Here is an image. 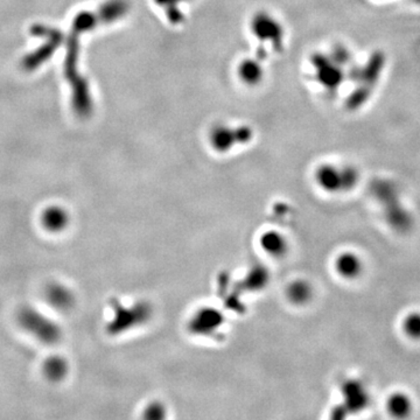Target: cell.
<instances>
[{
    "label": "cell",
    "mask_w": 420,
    "mask_h": 420,
    "mask_svg": "<svg viewBox=\"0 0 420 420\" xmlns=\"http://www.w3.org/2000/svg\"><path fill=\"white\" fill-rule=\"evenodd\" d=\"M369 189L382 207L383 214L390 226L400 233L409 231L414 219L400 202V193L395 184L386 179H374L370 182Z\"/></svg>",
    "instance_id": "6da1fadb"
},
{
    "label": "cell",
    "mask_w": 420,
    "mask_h": 420,
    "mask_svg": "<svg viewBox=\"0 0 420 420\" xmlns=\"http://www.w3.org/2000/svg\"><path fill=\"white\" fill-rule=\"evenodd\" d=\"M17 320L21 329L44 345H53L61 341V326L38 308L21 307L18 312Z\"/></svg>",
    "instance_id": "7a4b0ae2"
},
{
    "label": "cell",
    "mask_w": 420,
    "mask_h": 420,
    "mask_svg": "<svg viewBox=\"0 0 420 420\" xmlns=\"http://www.w3.org/2000/svg\"><path fill=\"white\" fill-rule=\"evenodd\" d=\"M317 185L328 193L350 191L359 184V173L355 167H338L331 164H324L314 173Z\"/></svg>",
    "instance_id": "3957f363"
},
{
    "label": "cell",
    "mask_w": 420,
    "mask_h": 420,
    "mask_svg": "<svg viewBox=\"0 0 420 420\" xmlns=\"http://www.w3.org/2000/svg\"><path fill=\"white\" fill-rule=\"evenodd\" d=\"M32 34L39 38L45 39L46 42L32 54L27 55L23 61L24 68L28 72L39 68L44 62L47 61L54 54V51L61 45L63 35L56 28L47 27L44 25H34L31 30Z\"/></svg>",
    "instance_id": "277c9868"
},
{
    "label": "cell",
    "mask_w": 420,
    "mask_h": 420,
    "mask_svg": "<svg viewBox=\"0 0 420 420\" xmlns=\"http://www.w3.org/2000/svg\"><path fill=\"white\" fill-rule=\"evenodd\" d=\"M312 65L314 68L315 77L324 88L334 91L341 86L345 74L342 67L331 58V55L315 53L311 58Z\"/></svg>",
    "instance_id": "5b68a950"
},
{
    "label": "cell",
    "mask_w": 420,
    "mask_h": 420,
    "mask_svg": "<svg viewBox=\"0 0 420 420\" xmlns=\"http://www.w3.org/2000/svg\"><path fill=\"white\" fill-rule=\"evenodd\" d=\"M253 132L248 127H230L226 125L216 127L210 134V143L214 150L228 152L231 147L249 141Z\"/></svg>",
    "instance_id": "8992f818"
},
{
    "label": "cell",
    "mask_w": 420,
    "mask_h": 420,
    "mask_svg": "<svg viewBox=\"0 0 420 420\" xmlns=\"http://www.w3.org/2000/svg\"><path fill=\"white\" fill-rule=\"evenodd\" d=\"M253 31L257 38L263 42H269L276 51H280L283 47V27L274 18L260 14L253 19Z\"/></svg>",
    "instance_id": "52a82bcc"
},
{
    "label": "cell",
    "mask_w": 420,
    "mask_h": 420,
    "mask_svg": "<svg viewBox=\"0 0 420 420\" xmlns=\"http://www.w3.org/2000/svg\"><path fill=\"white\" fill-rule=\"evenodd\" d=\"M72 217L70 212L58 205H51L44 208L40 214V223L44 229L49 234H61L68 229Z\"/></svg>",
    "instance_id": "ba28073f"
},
{
    "label": "cell",
    "mask_w": 420,
    "mask_h": 420,
    "mask_svg": "<svg viewBox=\"0 0 420 420\" xmlns=\"http://www.w3.org/2000/svg\"><path fill=\"white\" fill-rule=\"evenodd\" d=\"M45 300L55 311L68 312L75 305V295L65 284L53 281L45 288Z\"/></svg>",
    "instance_id": "9c48e42d"
},
{
    "label": "cell",
    "mask_w": 420,
    "mask_h": 420,
    "mask_svg": "<svg viewBox=\"0 0 420 420\" xmlns=\"http://www.w3.org/2000/svg\"><path fill=\"white\" fill-rule=\"evenodd\" d=\"M345 397V412H359L369 403V396L366 388L359 381H347L342 388Z\"/></svg>",
    "instance_id": "30bf717a"
},
{
    "label": "cell",
    "mask_w": 420,
    "mask_h": 420,
    "mask_svg": "<svg viewBox=\"0 0 420 420\" xmlns=\"http://www.w3.org/2000/svg\"><path fill=\"white\" fill-rule=\"evenodd\" d=\"M386 61V54L383 51H374L368 58L364 67H361V77H359V84H363V86L369 87L374 89L384 70Z\"/></svg>",
    "instance_id": "8fae6325"
},
{
    "label": "cell",
    "mask_w": 420,
    "mask_h": 420,
    "mask_svg": "<svg viewBox=\"0 0 420 420\" xmlns=\"http://www.w3.org/2000/svg\"><path fill=\"white\" fill-rule=\"evenodd\" d=\"M260 246L267 256L280 258L285 256L288 251V242L286 237L277 230L264 231L260 237Z\"/></svg>",
    "instance_id": "7c38bea8"
},
{
    "label": "cell",
    "mask_w": 420,
    "mask_h": 420,
    "mask_svg": "<svg viewBox=\"0 0 420 420\" xmlns=\"http://www.w3.org/2000/svg\"><path fill=\"white\" fill-rule=\"evenodd\" d=\"M42 374L49 382H62L69 374L68 359L58 354L48 356L42 363Z\"/></svg>",
    "instance_id": "4fadbf2b"
},
{
    "label": "cell",
    "mask_w": 420,
    "mask_h": 420,
    "mask_svg": "<svg viewBox=\"0 0 420 420\" xmlns=\"http://www.w3.org/2000/svg\"><path fill=\"white\" fill-rule=\"evenodd\" d=\"M362 262L355 253H342L335 260V269L338 274L347 279L359 277L362 272Z\"/></svg>",
    "instance_id": "5bb4252c"
},
{
    "label": "cell",
    "mask_w": 420,
    "mask_h": 420,
    "mask_svg": "<svg viewBox=\"0 0 420 420\" xmlns=\"http://www.w3.org/2000/svg\"><path fill=\"white\" fill-rule=\"evenodd\" d=\"M286 297L294 305H306L313 297V287L306 280H295L286 288Z\"/></svg>",
    "instance_id": "9a60e30c"
},
{
    "label": "cell",
    "mask_w": 420,
    "mask_h": 420,
    "mask_svg": "<svg viewBox=\"0 0 420 420\" xmlns=\"http://www.w3.org/2000/svg\"><path fill=\"white\" fill-rule=\"evenodd\" d=\"M388 410L393 417H407L412 410V403L404 393H395L388 400Z\"/></svg>",
    "instance_id": "2e32d148"
},
{
    "label": "cell",
    "mask_w": 420,
    "mask_h": 420,
    "mask_svg": "<svg viewBox=\"0 0 420 420\" xmlns=\"http://www.w3.org/2000/svg\"><path fill=\"white\" fill-rule=\"evenodd\" d=\"M239 76L244 82L250 84L258 83L263 77V65H260L256 60H246L239 67Z\"/></svg>",
    "instance_id": "e0dca14e"
},
{
    "label": "cell",
    "mask_w": 420,
    "mask_h": 420,
    "mask_svg": "<svg viewBox=\"0 0 420 420\" xmlns=\"http://www.w3.org/2000/svg\"><path fill=\"white\" fill-rule=\"evenodd\" d=\"M373 90L369 87L359 84L355 89L352 90V93L348 96V98L345 99V108L349 111H355V110L362 108L369 101Z\"/></svg>",
    "instance_id": "ac0fdd59"
},
{
    "label": "cell",
    "mask_w": 420,
    "mask_h": 420,
    "mask_svg": "<svg viewBox=\"0 0 420 420\" xmlns=\"http://www.w3.org/2000/svg\"><path fill=\"white\" fill-rule=\"evenodd\" d=\"M403 331L405 334L414 340H420V313L414 312L404 319Z\"/></svg>",
    "instance_id": "d6986e66"
},
{
    "label": "cell",
    "mask_w": 420,
    "mask_h": 420,
    "mask_svg": "<svg viewBox=\"0 0 420 420\" xmlns=\"http://www.w3.org/2000/svg\"><path fill=\"white\" fill-rule=\"evenodd\" d=\"M331 58L334 60L338 65H348L352 61V54L349 51L348 48L345 47L343 45H336L333 47L331 53Z\"/></svg>",
    "instance_id": "ffe728a7"
},
{
    "label": "cell",
    "mask_w": 420,
    "mask_h": 420,
    "mask_svg": "<svg viewBox=\"0 0 420 420\" xmlns=\"http://www.w3.org/2000/svg\"><path fill=\"white\" fill-rule=\"evenodd\" d=\"M146 417L147 418H161L164 417L163 414H164V409L161 407V405H150V407H147L146 411Z\"/></svg>",
    "instance_id": "44dd1931"
},
{
    "label": "cell",
    "mask_w": 420,
    "mask_h": 420,
    "mask_svg": "<svg viewBox=\"0 0 420 420\" xmlns=\"http://www.w3.org/2000/svg\"><path fill=\"white\" fill-rule=\"evenodd\" d=\"M348 77L352 79V82L359 83V77H361V67H352L349 70Z\"/></svg>",
    "instance_id": "7402d4cb"
},
{
    "label": "cell",
    "mask_w": 420,
    "mask_h": 420,
    "mask_svg": "<svg viewBox=\"0 0 420 420\" xmlns=\"http://www.w3.org/2000/svg\"><path fill=\"white\" fill-rule=\"evenodd\" d=\"M411 1H414V3L417 4V5H420V0H411Z\"/></svg>",
    "instance_id": "603a6c76"
}]
</instances>
